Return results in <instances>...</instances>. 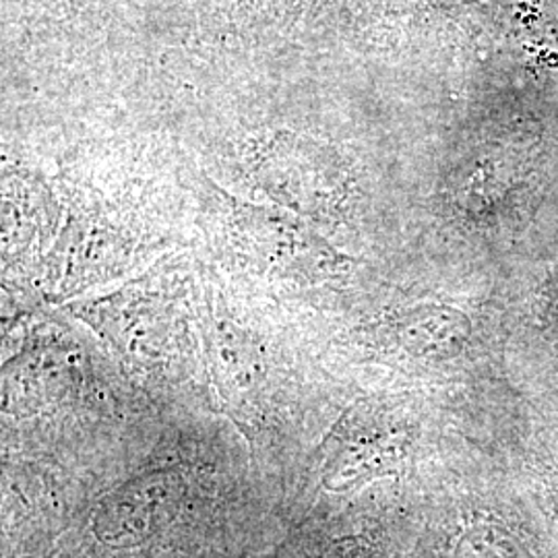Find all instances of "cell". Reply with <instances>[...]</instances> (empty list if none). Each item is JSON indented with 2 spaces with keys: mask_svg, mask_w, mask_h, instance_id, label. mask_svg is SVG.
Returning a JSON list of instances; mask_svg holds the SVG:
<instances>
[{
  "mask_svg": "<svg viewBox=\"0 0 558 558\" xmlns=\"http://www.w3.org/2000/svg\"><path fill=\"white\" fill-rule=\"evenodd\" d=\"M218 199L230 246L260 274L299 283H319L341 274L343 255L299 214L234 199L221 191Z\"/></svg>",
  "mask_w": 558,
  "mask_h": 558,
  "instance_id": "obj_1",
  "label": "cell"
},
{
  "mask_svg": "<svg viewBox=\"0 0 558 558\" xmlns=\"http://www.w3.org/2000/svg\"><path fill=\"white\" fill-rule=\"evenodd\" d=\"M71 311L140 366L172 359L177 308L163 279L145 276L110 296L71 304Z\"/></svg>",
  "mask_w": 558,
  "mask_h": 558,
  "instance_id": "obj_2",
  "label": "cell"
},
{
  "mask_svg": "<svg viewBox=\"0 0 558 558\" xmlns=\"http://www.w3.org/2000/svg\"><path fill=\"white\" fill-rule=\"evenodd\" d=\"M260 186L294 214L319 216L333 195L325 151L308 141L278 140L259 158Z\"/></svg>",
  "mask_w": 558,
  "mask_h": 558,
  "instance_id": "obj_3",
  "label": "cell"
},
{
  "mask_svg": "<svg viewBox=\"0 0 558 558\" xmlns=\"http://www.w3.org/2000/svg\"><path fill=\"white\" fill-rule=\"evenodd\" d=\"M182 480L172 470H158L126 482L101 502L96 534L106 544H140L158 527L168 507L179 499Z\"/></svg>",
  "mask_w": 558,
  "mask_h": 558,
  "instance_id": "obj_4",
  "label": "cell"
},
{
  "mask_svg": "<svg viewBox=\"0 0 558 558\" xmlns=\"http://www.w3.org/2000/svg\"><path fill=\"white\" fill-rule=\"evenodd\" d=\"M399 345L420 359H447L461 350L472 333L470 319L447 304H420L393 320Z\"/></svg>",
  "mask_w": 558,
  "mask_h": 558,
  "instance_id": "obj_5",
  "label": "cell"
},
{
  "mask_svg": "<svg viewBox=\"0 0 558 558\" xmlns=\"http://www.w3.org/2000/svg\"><path fill=\"white\" fill-rule=\"evenodd\" d=\"M209 348L221 398L234 401L240 410L248 396L257 393L259 359L246 348L239 331L226 323L211 329Z\"/></svg>",
  "mask_w": 558,
  "mask_h": 558,
  "instance_id": "obj_6",
  "label": "cell"
},
{
  "mask_svg": "<svg viewBox=\"0 0 558 558\" xmlns=\"http://www.w3.org/2000/svg\"><path fill=\"white\" fill-rule=\"evenodd\" d=\"M456 558H530L507 530L495 523H476L463 532Z\"/></svg>",
  "mask_w": 558,
  "mask_h": 558,
  "instance_id": "obj_7",
  "label": "cell"
},
{
  "mask_svg": "<svg viewBox=\"0 0 558 558\" xmlns=\"http://www.w3.org/2000/svg\"><path fill=\"white\" fill-rule=\"evenodd\" d=\"M323 558H352L350 555H345V553H331V555H327V557Z\"/></svg>",
  "mask_w": 558,
  "mask_h": 558,
  "instance_id": "obj_8",
  "label": "cell"
}]
</instances>
